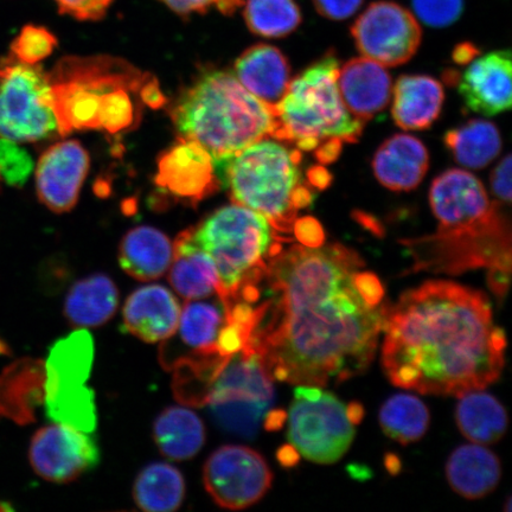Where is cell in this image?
I'll return each mask as SVG.
<instances>
[{
	"label": "cell",
	"instance_id": "obj_39",
	"mask_svg": "<svg viewBox=\"0 0 512 512\" xmlns=\"http://www.w3.org/2000/svg\"><path fill=\"white\" fill-rule=\"evenodd\" d=\"M179 16L207 14L211 10L232 16L243 6V0H160Z\"/></svg>",
	"mask_w": 512,
	"mask_h": 512
},
{
	"label": "cell",
	"instance_id": "obj_2",
	"mask_svg": "<svg viewBox=\"0 0 512 512\" xmlns=\"http://www.w3.org/2000/svg\"><path fill=\"white\" fill-rule=\"evenodd\" d=\"M382 364L396 387L463 395L501 376L507 339L482 292L432 280L386 306Z\"/></svg>",
	"mask_w": 512,
	"mask_h": 512
},
{
	"label": "cell",
	"instance_id": "obj_11",
	"mask_svg": "<svg viewBox=\"0 0 512 512\" xmlns=\"http://www.w3.org/2000/svg\"><path fill=\"white\" fill-rule=\"evenodd\" d=\"M355 425L347 407L320 387L298 386L288 413V440L300 456L317 464H334L348 452Z\"/></svg>",
	"mask_w": 512,
	"mask_h": 512
},
{
	"label": "cell",
	"instance_id": "obj_5",
	"mask_svg": "<svg viewBox=\"0 0 512 512\" xmlns=\"http://www.w3.org/2000/svg\"><path fill=\"white\" fill-rule=\"evenodd\" d=\"M300 162V150L265 138L217 160L215 169L233 203L264 216L278 233L292 239L299 210L313 202V192L303 183Z\"/></svg>",
	"mask_w": 512,
	"mask_h": 512
},
{
	"label": "cell",
	"instance_id": "obj_42",
	"mask_svg": "<svg viewBox=\"0 0 512 512\" xmlns=\"http://www.w3.org/2000/svg\"><path fill=\"white\" fill-rule=\"evenodd\" d=\"M511 155H507L491 174V190L496 200L505 204L511 202Z\"/></svg>",
	"mask_w": 512,
	"mask_h": 512
},
{
	"label": "cell",
	"instance_id": "obj_17",
	"mask_svg": "<svg viewBox=\"0 0 512 512\" xmlns=\"http://www.w3.org/2000/svg\"><path fill=\"white\" fill-rule=\"evenodd\" d=\"M156 184L181 200L197 203L219 189L220 181L210 153L200 144L179 138L160 157Z\"/></svg>",
	"mask_w": 512,
	"mask_h": 512
},
{
	"label": "cell",
	"instance_id": "obj_44",
	"mask_svg": "<svg viewBox=\"0 0 512 512\" xmlns=\"http://www.w3.org/2000/svg\"><path fill=\"white\" fill-rule=\"evenodd\" d=\"M356 286L362 297L371 306H380L384 297V290L379 278L369 272L356 274Z\"/></svg>",
	"mask_w": 512,
	"mask_h": 512
},
{
	"label": "cell",
	"instance_id": "obj_12",
	"mask_svg": "<svg viewBox=\"0 0 512 512\" xmlns=\"http://www.w3.org/2000/svg\"><path fill=\"white\" fill-rule=\"evenodd\" d=\"M272 379L252 352L241 350L224 364L209 393L214 418L224 430L253 437L273 405Z\"/></svg>",
	"mask_w": 512,
	"mask_h": 512
},
{
	"label": "cell",
	"instance_id": "obj_34",
	"mask_svg": "<svg viewBox=\"0 0 512 512\" xmlns=\"http://www.w3.org/2000/svg\"><path fill=\"white\" fill-rule=\"evenodd\" d=\"M380 425L389 438L407 445L424 437L430 425V413L415 396L394 395L381 408Z\"/></svg>",
	"mask_w": 512,
	"mask_h": 512
},
{
	"label": "cell",
	"instance_id": "obj_19",
	"mask_svg": "<svg viewBox=\"0 0 512 512\" xmlns=\"http://www.w3.org/2000/svg\"><path fill=\"white\" fill-rule=\"evenodd\" d=\"M181 306L169 288L149 285L138 288L127 298L125 329L140 341L157 343L174 337L181 318Z\"/></svg>",
	"mask_w": 512,
	"mask_h": 512
},
{
	"label": "cell",
	"instance_id": "obj_28",
	"mask_svg": "<svg viewBox=\"0 0 512 512\" xmlns=\"http://www.w3.org/2000/svg\"><path fill=\"white\" fill-rule=\"evenodd\" d=\"M119 291L111 278L104 274L91 275L70 288L64 315L76 328H96L104 325L117 312Z\"/></svg>",
	"mask_w": 512,
	"mask_h": 512
},
{
	"label": "cell",
	"instance_id": "obj_40",
	"mask_svg": "<svg viewBox=\"0 0 512 512\" xmlns=\"http://www.w3.org/2000/svg\"><path fill=\"white\" fill-rule=\"evenodd\" d=\"M61 14L79 21H98L105 16L113 0H54Z\"/></svg>",
	"mask_w": 512,
	"mask_h": 512
},
{
	"label": "cell",
	"instance_id": "obj_41",
	"mask_svg": "<svg viewBox=\"0 0 512 512\" xmlns=\"http://www.w3.org/2000/svg\"><path fill=\"white\" fill-rule=\"evenodd\" d=\"M320 16L330 21H345L361 8L363 0H312Z\"/></svg>",
	"mask_w": 512,
	"mask_h": 512
},
{
	"label": "cell",
	"instance_id": "obj_50",
	"mask_svg": "<svg viewBox=\"0 0 512 512\" xmlns=\"http://www.w3.org/2000/svg\"><path fill=\"white\" fill-rule=\"evenodd\" d=\"M0 181H2V178H0Z\"/></svg>",
	"mask_w": 512,
	"mask_h": 512
},
{
	"label": "cell",
	"instance_id": "obj_22",
	"mask_svg": "<svg viewBox=\"0 0 512 512\" xmlns=\"http://www.w3.org/2000/svg\"><path fill=\"white\" fill-rule=\"evenodd\" d=\"M169 281L188 302L219 294V272L213 258L197 242L194 227L184 230L174 243Z\"/></svg>",
	"mask_w": 512,
	"mask_h": 512
},
{
	"label": "cell",
	"instance_id": "obj_10",
	"mask_svg": "<svg viewBox=\"0 0 512 512\" xmlns=\"http://www.w3.org/2000/svg\"><path fill=\"white\" fill-rule=\"evenodd\" d=\"M56 132L49 74L12 55L0 60V138L35 143Z\"/></svg>",
	"mask_w": 512,
	"mask_h": 512
},
{
	"label": "cell",
	"instance_id": "obj_32",
	"mask_svg": "<svg viewBox=\"0 0 512 512\" xmlns=\"http://www.w3.org/2000/svg\"><path fill=\"white\" fill-rule=\"evenodd\" d=\"M447 150L464 168L479 170L489 165L502 150L498 128L483 119H473L446 132Z\"/></svg>",
	"mask_w": 512,
	"mask_h": 512
},
{
	"label": "cell",
	"instance_id": "obj_45",
	"mask_svg": "<svg viewBox=\"0 0 512 512\" xmlns=\"http://www.w3.org/2000/svg\"><path fill=\"white\" fill-rule=\"evenodd\" d=\"M299 453L292 445L281 447L278 451V460L286 467L296 466L299 462Z\"/></svg>",
	"mask_w": 512,
	"mask_h": 512
},
{
	"label": "cell",
	"instance_id": "obj_35",
	"mask_svg": "<svg viewBox=\"0 0 512 512\" xmlns=\"http://www.w3.org/2000/svg\"><path fill=\"white\" fill-rule=\"evenodd\" d=\"M243 17L253 34L265 38L291 35L303 21L294 0H247Z\"/></svg>",
	"mask_w": 512,
	"mask_h": 512
},
{
	"label": "cell",
	"instance_id": "obj_20",
	"mask_svg": "<svg viewBox=\"0 0 512 512\" xmlns=\"http://www.w3.org/2000/svg\"><path fill=\"white\" fill-rule=\"evenodd\" d=\"M337 82L345 106L363 123L382 112L392 99L393 83L389 73L382 64L364 56L339 68Z\"/></svg>",
	"mask_w": 512,
	"mask_h": 512
},
{
	"label": "cell",
	"instance_id": "obj_9",
	"mask_svg": "<svg viewBox=\"0 0 512 512\" xmlns=\"http://www.w3.org/2000/svg\"><path fill=\"white\" fill-rule=\"evenodd\" d=\"M94 339L85 329L56 341L44 363V405L51 421L87 433L98 425L95 393L87 386L94 363Z\"/></svg>",
	"mask_w": 512,
	"mask_h": 512
},
{
	"label": "cell",
	"instance_id": "obj_3",
	"mask_svg": "<svg viewBox=\"0 0 512 512\" xmlns=\"http://www.w3.org/2000/svg\"><path fill=\"white\" fill-rule=\"evenodd\" d=\"M430 203L437 232L401 242L413 259L409 273L511 272L510 222L476 176L444 172L432 183Z\"/></svg>",
	"mask_w": 512,
	"mask_h": 512
},
{
	"label": "cell",
	"instance_id": "obj_46",
	"mask_svg": "<svg viewBox=\"0 0 512 512\" xmlns=\"http://www.w3.org/2000/svg\"><path fill=\"white\" fill-rule=\"evenodd\" d=\"M309 181L313 185V187L318 188L320 190L328 187L331 182V176L328 174V171L323 168H315L309 171Z\"/></svg>",
	"mask_w": 512,
	"mask_h": 512
},
{
	"label": "cell",
	"instance_id": "obj_8",
	"mask_svg": "<svg viewBox=\"0 0 512 512\" xmlns=\"http://www.w3.org/2000/svg\"><path fill=\"white\" fill-rule=\"evenodd\" d=\"M54 112L61 136L99 130L102 105L119 88L142 93L147 76L124 60L108 56L66 57L49 74Z\"/></svg>",
	"mask_w": 512,
	"mask_h": 512
},
{
	"label": "cell",
	"instance_id": "obj_23",
	"mask_svg": "<svg viewBox=\"0 0 512 512\" xmlns=\"http://www.w3.org/2000/svg\"><path fill=\"white\" fill-rule=\"evenodd\" d=\"M235 78L256 98L275 107L291 82L286 56L270 44H255L235 62Z\"/></svg>",
	"mask_w": 512,
	"mask_h": 512
},
{
	"label": "cell",
	"instance_id": "obj_26",
	"mask_svg": "<svg viewBox=\"0 0 512 512\" xmlns=\"http://www.w3.org/2000/svg\"><path fill=\"white\" fill-rule=\"evenodd\" d=\"M446 476L458 495L478 499L491 494L501 480V462L494 452L477 445L457 448L446 466Z\"/></svg>",
	"mask_w": 512,
	"mask_h": 512
},
{
	"label": "cell",
	"instance_id": "obj_27",
	"mask_svg": "<svg viewBox=\"0 0 512 512\" xmlns=\"http://www.w3.org/2000/svg\"><path fill=\"white\" fill-rule=\"evenodd\" d=\"M174 243L160 230L138 227L125 235L119 248L121 268L132 278L151 281L169 271Z\"/></svg>",
	"mask_w": 512,
	"mask_h": 512
},
{
	"label": "cell",
	"instance_id": "obj_13",
	"mask_svg": "<svg viewBox=\"0 0 512 512\" xmlns=\"http://www.w3.org/2000/svg\"><path fill=\"white\" fill-rule=\"evenodd\" d=\"M272 471L261 454L245 446L227 445L211 454L203 482L221 508L242 510L258 503L272 485Z\"/></svg>",
	"mask_w": 512,
	"mask_h": 512
},
{
	"label": "cell",
	"instance_id": "obj_31",
	"mask_svg": "<svg viewBox=\"0 0 512 512\" xmlns=\"http://www.w3.org/2000/svg\"><path fill=\"white\" fill-rule=\"evenodd\" d=\"M456 419L460 432L478 445L497 443L508 428V414L501 403L479 390L460 395Z\"/></svg>",
	"mask_w": 512,
	"mask_h": 512
},
{
	"label": "cell",
	"instance_id": "obj_6",
	"mask_svg": "<svg viewBox=\"0 0 512 512\" xmlns=\"http://www.w3.org/2000/svg\"><path fill=\"white\" fill-rule=\"evenodd\" d=\"M195 238L213 258L224 303H258L268 265L292 239L281 235L264 216L233 203L194 227Z\"/></svg>",
	"mask_w": 512,
	"mask_h": 512
},
{
	"label": "cell",
	"instance_id": "obj_25",
	"mask_svg": "<svg viewBox=\"0 0 512 512\" xmlns=\"http://www.w3.org/2000/svg\"><path fill=\"white\" fill-rule=\"evenodd\" d=\"M393 95L395 124L406 131L430 128L439 118L445 100L441 83L426 75L401 76Z\"/></svg>",
	"mask_w": 512,
	"mask_h": 512
},
{
	"label": "cell",
	"instance_id": "obj_37",
	"mask_svg": "<svg viewBox=\"0 0 512 512\" xmlns=\"http://www.w3.org/2000/svg\"><path fill=\"white\" fill-rule=\"evenodd\" d=\"M412 6L414 16L435 29L450 27L464 12V0H412Z\"/></svg>",
	"mask_w": 512,
	"mask_h": 512
},
{
	"label": "cell",
	"instance_id": "obj_16",
	"mask_svg": "<svg viewBox=\"0 0 512 512\" xmlns=\"http://www.w3.org/2000/svg\"><path fill=\"white\" fill-rule=\"evenodd\" d=\"M88 170V153L79 142L68 140L51 146L38 160V198L55 213L72 210L79 200Z\"/></svg>",
	"mask_w": 512,
	"mask_h": 512
},
{
	"label": "cell",
	"instance_id": "obj_15",
	"mask_svg": "<svg viewBox=\"0 0 512 512\" xmlns=\"http://www.w3.org/2000/svg\"><path fill=\"white\" fill-rule=\"evenodd\" d=\"M29 460L38 476L67 484L100 463V448L87 432L68 425L44 426L31 439Z\"/></svg>",
	"mask_w": 512,
	"mask_h": 512
},
{
	"label": "cell",
	"instance_id": "obj_18",
	"mask_svg": "<svg viewBox=\"0 0 512 512\" xmlns=\"http://www.w3.org/2000/svg\"><path fill=\"white\" fill-rule=\"evenodd\" d=\"M511 70L510 50L491 51L473 60L458 83L466 107L485 117L509 111Z\"/></svg>",
	"mask_w": 512,
	"mask_h": 512
},
{
	"label": "cell",
	"instance_id": "obj_47",
	"mask_svg": "<svg viewBox=\"0 0 512 512\" xmlns=\"http://www.w3.org/2000/svg\"><path fill=\"white\" fill-rule=\"evenodd\" d=\"M267 430L274 431L283 427L286 421V414L283 411H271L265 416Z\"/></svg>",
	"mask_w": 512,
	"mask_h": 512
},
{
	"label": "cell",
	"instance_id": "obj_29",
	"mask_svg": "<svg viewBox=\"0 0 512 512\" xmlns=\"http://www.w3.org/2000/svg\"><path fill=\"white\" fill-rule=\"evenodd\" d=\"M227 322L228 306L219 296L211 302L189 300L181 312L177 330L185 347L195 351L198 357L227 361L217 351V343Z\"/></svg>",
	"mask_w": 512,
	"mask_h": 512
},
{
	"label": "cell",
	"instance_id": "obj_36",
	"mask_svg": "<svg viewBox=\"0 0 512 512\" xmlns=\"http://www.w3.org/2000/svg\"><path fill=\"white\" fill-rule=\"evenodd\" d=\"M57 46L55 35L40 25L24 27L11 44V55L27 64H38L53 53Z\"/></svg>",
	"mask_w": 512,
	"mask_h": 512
},
{
	"label": "cell",
	"instance_id": "obj_43",
	"mask_svg": "<svg viewBox=\"0 0 512 512\" xmlns=\"http://www.w3.org/2000/svg\"><path fill=\"white\" fill-rule=\"evenodd\" d=\"M293 234L300 241V245L306 247H319L324 243V232L322 226L310 217L297 220L294 223Z\"/></svg>",
	"mask_w": 512,
	"mask_h": 512
},
{
	"label": "cell",
	"instance_id": "obj_24",
	"mask_svg": "<svg viewBox=\"0 0 512 512\" xmlns=\"http://www.w3.org/2000/svg\"><path fill=\"white\" fill-rule=\"evenodd\" d=\"M44 363L22 358L0 374V415L18 425L35 420L36 408L44 401Z\"/></svg>",
	"mask_w": 512,
	"mask_h": 512
},
{
	"label": "cell",
	"instance_id": "obj_38",
	"mask_svg": "<svg viewBox=\"0 0 512 512\" xmlns=\"http://www.w3.org/2000/svg\"><path fill=\"white\" fill-rule=\"evenodd\" d=\"M32 171L29 153L19 143L0 138V178L9 185L21 187Z\"/></svg>",
	"mask_w": 512,
	"mask_h": 512
},
{
	"label": "cell",
	"instance_id": "obj_48",
	"mask_svg": "<svg viewBox=\"0 0 512 512\" xmlns=\"http://www.w3.org/2000/svg\"><path fill=\"white\" fill-rule=\"evenodd\" d=\"M477 50L471 44L464 43L454 50V61L458 63L469 62L476 57Z\"/></svg>",
	"mask_w": 512,
	"mask_h": 512
},
{
	"label": "cell",
	"instance_id": "obj_1",
	"mask_svg": "<svg viewBox=\"0 0 512 512\" xmlns=\"http://www.w3.org/2000/svg\"><path fill=\"white\" fill-rule=\"evenodd\" d=\"M362 267L354 249L337 243L292 245L274 256L245 349L272 380L326 387L368 369L386 306H371L358 291Z\"/></svg>",
	"mask_w": 512,
	"mask_h": 512
},
{
	"label": "cell",
	"instance_id": "obj_7",
	"mask_svg": "<svg viewBox=\"0 0 512 512\" xmlns=\"http://www.w3.org/2000/svg\"><path fill=\"white\" fill-rule=\"evenodd\" d=\"M339 61L334 50L311 64L296 79L275 106L277 131L274 139L311 152L329 143H356L364 124L345 106L338 88Z\"/></svg>",
	"mask_w": 512,
	"mask_h": 512
},
{
	"label": "cell",
	"instance_id": "obj_14",
	"mask_svg": "<svg viewBox=\"0 0 512 512\" xmlns=\"http://www.w3.org/2000/svg\"><path fill=\"white\" fill-rule=\"evenodd\" d=\"M358 51L383 67L407 63L418 51L422 30L402 5L387 0L370 4L351 28Z\"/></svg>",
	"mask_w": 512,
	"mask_h": 512
},
{
	"label": "cell",
	"instance_id": "obj_4",
	"mask_svg": "<svg viewBox=\"0 0 512 512\" xmlns=\"http://www.w3.org/2000/svg\"><path fill=\"white\" fill-rule=\"evenodd\" d=\"M171 119L179 138L200 144L214 163L274 138L278 126L274 107L221 70L202 75L187 89L172 108Z\"/></svg>",
	"mask_w": 512,
	"mask_h": 512
},
{
	"label": "cell",
	"instance_id": "obj_33",
	"mask_svg": "<svg viewBox=\"0 0 512 512\" xmlns=\"http://www.w3.org/2000/svg\"><path fill=\"white\" fill-rule=\"evenodd\" d=\"M184 497L185 480L181 471L166 463L146 466L133 485L134 502L144 511H176Z\"/></svg>",
	"mask_w": 512,
	"mask_h": 512
},
{
	"label": "cell",
	"instance_id": "obj_30",
	"mask_svg": "<svg viewBox=\"0 0 512 512\" xmlns=\"http://www.w3.org/2000/svg\"><path fill=\"white\" fill-rule=\"evenodd\" d=\"M153 439L163 456L176 462L194 458L206 444L200 416L184 407H169L153 424Z\"/></svg>",
	"mask_w": 512,
	"mask_h": 512
},
{
	"label": "cell",
	"instance_id": "obj_49",
	"mask_svg": "<svg viewBox=\"0 0 512 512\" xmlns=\"http://www.w3.org/2000/svg\"><path fill=\"white\" fill-rule=\"evenodd\" d=\"M347 413L352 424L358 425L363 419L364 409L360 403L354 402L347 408Z\"/></svg>",
	"mask_w": 512,
	"mask_h": 512
},
{
	"label": "cell",
	"instance_id": "obj_21",
	"mask_svg": "<svg viewBox=\"0 0 512 512\" xmlns=\"http://www.w3.org/2000/svg\"><path fill=\"white\" fill-rule=\"evenodd\" d=\"M430 155L421 140L409 134H395L376 151L374 175L384 188L392 191H412L427 174Z\"/></svg>",
	"mask_w": 512,
	"mask_h": 512
}]
</instances>
